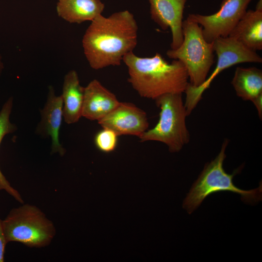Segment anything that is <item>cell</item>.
I'll list each match as a JSON object with an SVG mask.
<instances>
[{
  "instance_id": "4",
  "label": "cell",
  "mask_w": 262,
  "mask_h": 262,
  "mask_svg": "<svg viewBox=\"0 0 262 262\" xmlns=\"http://www.w3.org/2000/svg\"><path fill=\"white\" fill-rule=\"evenodd\" d=\"M2 222L7 243L17 242L29 247L41 248L49 246L56 234L53 222L34 205L13 208Z\"/></svg>"
},
{
  "instance_id": "6",
  "label": "cell",
  "mask_w": 262,
  "mask_h": 262,
  "mask_svg": "<svg viewBox=\"0 0 262 262\" xmlns=\"http://www.w3.org/2000/svg\"><path fill=\"white\" fill-rule=\"evenodd\" d=\"M182 94L169 93L155 99L160 108L158 122L139 137L141 142L154 141L165 144L171 152H179L189 141L185 119L187 112Z\"/></svg>"
},
{
  "instance_id": "15",
  "label": "cell",
  "mask_w": 262,
  "mask_h": 262,
  "mask_svg": "<svg viewBox=\"0 0 262 262\" xmlns=\"http://www.w3.org/2000/svg\"><path fill=\"white\" fill-rule=\"evenodd\" d=\"M104 7L100 0H58L56 11L67 22L80 24L92 21L101 14Z\"/></svg>"
},
{
  "instance_id": "12",
  "label": "cell",
  "mask_w": 262,
  "mask_h": 262,
  "mask_svg": "<svg viewBox=\"0 0 262 262\" xmlns=\"http://www.w3.org/2000/svg\"><path fill=\"white\" fill-rule=\"evenodd\" d=\"M112 92L96 79L84 87L82 116L98 121L103 118L119 103Z\"/></svg>"
},
{
  "instance_id": "18",
  "label": "cell",
  "mask_w": 262,
  "mask_h": 262,
  "mask_svg": "<svg viewBox=\"0 0 262 262\" xmlns=\"http://www.w3.org/2000/svg\"><path fill=\"white\" fill-rule=\"evenodd\" d=\"M117 134L113 130L106 128L98 131L95 137L96 147L104 153H110L115 150L117 144Z\"/></svg>"
},
{
  "instance_id": "11",
  "label": "cell",
  "mask_w": 262,
  "mask_h": 262,
  "mask_svg": "<svg viewBox=\"0 0 262 262\" xmlns=\"http://www.w3.org/2000/svg\"><path fill=\"white\" fill-rule=\"evenodd\" d=\"M63 102L62 96H56L54 88L49 86L47 102L41 111V119L37 128V133L51 138V151L61 155L65 149L59 140V131L63 117Z\"/></svg>"
},
{
  "instance_id": "16",
  "label": "cell",
  "mask_w": 262,
  "mask_h": 262,
  "mask_svg": "<svg viewBox=\"0 0 262 262\" xmlns=\"http://www.w3.org/2000/svg\"><path fill=\"white\" fill-rule=\"evenodd\" d=\"M231 84L239 97L252 101L262 95V71L255 67H237Z\"/></svg>"
},
{
  "instance_id": "9",
  "label": "cell",
  "mask_w": 262,
  "mask_h": 262,
  "mask_svg": "<svg viewBox=\"0 0 262 262\" xmlns=\"http://www.w3.org/2000/svg\"><path fill=\"white\" fill-rule=\"evenodd\" d=\"M98 122L102 128L113 130L118 136L129 135L138 138L147 130L149 125L144 111L132 103L121 102Z\"/></svg>"
},
{
  "instance_id": "17",
  "label": "cell",
  "mask_w": 262,
  "mask_h": 262,
  "mask_svg": "<svg viewBox=\"0 0 262 262\" xmlns=\"http://www.w3.org/2000/svg\"><path fill=\"white\" fill-rule=\"evenodd\" d=\"M13 105V99L10 98L3 105L0 112V144L4 136L13 132L16 127L10 121V115ZM0 190H4L17 201L22 204L23 200L19 192L14 189L0 169Z\"/></svg>"
},
{
  "instance_id": "13",
  "label": "cell",
  "mask_w": 262,
  "mask_h": 262,
  "mask_svg": "<svg viewBox=\"0 0 262 262\" xmlns=\"http://www.w3.org/2000/svg\"><path fill=\"white\" fill-rule=\"evenodd\" d=\"M262 3L260 0L255 10L246 11L229 35L254 51L262 49Z\"/></svg>"
},
{
  "instance_id": "21",
  "label": "cell",
  "mask_w": 262,
  "mask_h": 262,
  "mask_svg": "<svg viewBox=\"0 0 262 262\" xmlns=\"http://www.w3.org/2000/svg\"><path fill=\"white\" fill-rule=\"evenodd\" d=\"M3 69V64L2 61V57L0 54V76L2 72Z\"/></svg>"
},
{
  "instance_id": "1",
  "label": "cell",
  "mask_w": 262,
  "mask_h": 262,
  "mask_svg": "<svg viewBox=\"0 0 262 262\" xmlns=\"http://www.w3.org/2000/svg\"><path fill=\"white\" fill-rule=\"evenodd\" d=\"M91 22L82 40L89 66L96 70L120 66L137 44L138 26L132 14L125 10L108 17L101 14Z\"/></svg>"
},
{
  "instance_id": "20",
  "label": "cell",
  "mask_w": 262,
  "mask_h": 262,
  "mask_svg": "<svg viewBox=\"0 0 262 262\" xmlns=\"http://www.w3.org/2000/svg\"><path fill=\"white\" fill-rule=\"evenodd\" d=\"M252 102L255 105L258 111V114L261 118L262 115V95L259 96Z\"/></svg>"
},
{
  "instance_id": "8",
  "label": "cell",
  "mask_w": 262,
  "mask_h": 262,
  "mask_svg": "<svg viewBox=\"0 0 262 262\" xmlns=\"http://www.w3.org/2000/svg\"><path fill=\"white\" fill-rule=\"evenodd\" d=\"M252 0H223L219 10L210 15L190 14L188 17L200 25L205 40L212 43L228 37L246 12Z\"/></svg>"
},
{
  "instance_id": "10",
  "label": "cell",
  "mask_w": 262,
  "mask_h": 262,
  "mask_svg": "<svg viewBox=\"0 0 262 262\" xmlns=\"http://www.w3.org/2000/svg\"><path fill=\"white\" fill-rule=\"evenodd\" d=\"M150 17L163 30L169 29L172 34L171 49L180 46L183 39L182 22L187 0H148Z\"/></svg>"
},
{
  "instance_id": "3",
  "label": "cell",
  "mask_w": 262,
  "mask_h": 262,
  "mask_svg": "<svg viewBox=\"0 0 262 262\" xmlns=\"http://www.w3.org/2000/svg\"><path fill=\"white\" fill-rule=\"evenodd\" d=\"M228 141L225 140L221 150L215 158L205 164L197 179L192 185L183 202V208L191 214L196 209L208 196L216 192L229 191L237 193L244 202L257 203L262 199V183L258 188L244 190L235 185L233 177L237 173L235 170L232 174L226 172L223 162L226 158L225 151Z\"/></svg>"
},
{
  "instance_id": "2",
  "label": "cell",
  "mask_w": 262,
  "mask_h": 262,
  "mask_svg": "<svg viewBox=\"0 0 262 262\" xmlns=\"http://www.w3.org/2000/svg\"><path fill=\"white\" fill-rule=\"evenodd\" d=\"M122 61L128 67V82L143 98L155 100L166 94H182L189 83L187 70L180 61L168 63L159 53L140 57L132 51Z\"/></svg>"
},
{
  "instance_id": "7",
  "label": "cell",
  "mask_w": 262,
  "mask_h": 262,
  "mask_svg": "<svg viewBox=\"0 0 262 262\" xmlns=\"http://www.w3.org/2000/svg\"><path fill=\"white\" fill-rule=\"evenodd\" d=\"M213 49L217 57L215 67L204 82L198 87L189 83L185 91L184 106L189 115L202 98L204 92L220 72L237 64L242 63L262 62V57L256 51L251 50L235 39L229 37H220L213 41Z\"/></svg>"
},
{
  "instance_id": "5",
  "label": "cell",
  "mask_w": 262,
  "mask_h": 262,
  "mask_svg": "<svg viewBox=\"0 0 262 262\" xmlns=\"http://www.w3.org/2000/svg\"><path fill=\"white\" fill-rule=\"evenodd\" d=\"M183 41L176 49H170L167 56L180 61L185 66L190 79V84L198 87L207 78L214 63L213 42L204 39L202 28L188 17L182 22Z\"/></svg>"
},
{
  "instance_id": "14",
  "label": "cell",
  "mask_w": 262,
  "mask_h": 262,
  "mask_svg": "<svg viewBox=\"0 0 262 262\" xmlns=\"http://www.w3.org/2000/svg\"><path fill=\"white\" fill-rule=\"evenodd\" d=\"M84 92L77 72L74 70L68 71L64 77L61 95L63 117L67 124L75 123L82 116Z\"/></svg>"
},
{
  "instance_id": "19",
  "label": "cell",
  "mask_w": 262,
  "mask_h": 262,
  "mask_svg": "<svg viewBox=\"0 0 262 262\" xmlns=\"http://www.w3.org/2000/svg\"><path fill=\"white\" fill-rule=\"evenodd\" d=\"M7 242L4 233L2 220L0 218V262L4 261L5 246Z\"/></svg>"
}]
</instances>
